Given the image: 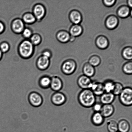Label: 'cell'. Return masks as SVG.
Here are the masks:
<instances>
[{"mask_svg":"<svg viewBox=\"0 0 132 132\" xmlns=\"http://www.w3.org/2000/svg\"><path fill=\"white\" fill-rule=\"evenodd\" d=\"M79 103L85 108L92 107L96 102L95 95L90 89L82 90L79 93L77 97Z\"/></svg>","mask_w":132,"mask_h":132,"instance_id":"6da1fadb","label":"cell"},{"mask_svg":"<svg viewBox=\"0 0 132 132\" xmlns=\"http://www.w3.org/2000/svg\"><path fill=\"white\" fill-rule=\"evenodd\" d=\"M119 96V100L125 106H131L132 105V89L130 87H124Z\"/></svg>","mask_w":132,"mask_h":132,"instance_id":"7a4b0ae2","label":"cell"},{"mask_svg":"<svg viewBox=\"0 0 132 132\" xmlns=\"http://www.w3.org/2000/svg\"><path fill=\"white\" fill-rule=\"evenodd\" d=\"M77 64L73 59H68L64 61L61 66V70L64 74L70 76L74 73L77 68Z\"/></svg>","mask_w":132,"mask_h":132,"instance_id":"3957f363","label":"cell"},{"mask_svg":"<svg viewBox=\"0 0 132 132\" xmlns=\"http://www.w3.org/2000/svg\"><path fill=\"white\" fill-rule=\"evenodd\" d=\"M19 51L22 56L25 58L28 57L33 52V45L30 41H24L21 44Z\"/></svg>","mask_w":132,"mask_h":132,"instance_id":"277c9868","label":"cell"},{"mask_svg":"<svg viewBox=\"0 0 132 132\" xmlns=\"http://www.w3.org/2000/svg\"><path fill=\"white\" fill-rule=\"evenodd\" d=\"M28 101L32 106L38 107L42 105L43 102V98L39 93L36 92H32L28 95Z\"/></svg>","mask_w":132,"mask_h":132,"instance_id":"5b68a950","label":"cell"},{"mask_svg":"<svg viewBox=\"0 0 132 132\" xmlns=\"http://www.w3.org/2000/svg\"><path fill=\"white\" fill-rule=\"evenodd\" d=\"M93 81L90 78L82 75L78 77L77 83L79 87L82 90L90 89L92 85Z\"/></svg>","mask_w":132,"mask_h":132,"instance_id":"8992f818","label":"cell"},{"mask_svg":"<svg viewBox=\"0 0 132 132\" xmlns=\"http://www.w3.org/2000/svg\"><path fill=\"white\" fill-rule=\"evenodd\" d=\"M51 101L53 104L55 106L63 105L67 101V98L65 94L60 92H55L52 95Z\"/></svg>","mask_w":132,"mask_h":132,"instance_id":"52a82bcc","label":"cell"},{"mask_svg":"<svg viewBox=\"0 0 132 132\" xmlns=\"http://www.w3.org/2000/svg\"><path fill=\"white\" fill-rule=\"evenodd\" d=\"M118 18L116 15H108L105 21L106 28L110 30H112L117 28L119 24Z\"/></svg>","mask_w":132,"mask_h":132,"instance_id":"ba28073f","label":"cell"},{"mask_svg":"<svg viewBox=\"0 0 132 132\" xmlns=\"http://www.w3.org/2000/svg\"><path fill=\"white\" fill-rule=\"evenodd\" d=\"M69 19L72 24H80L82 21V15L78 10H72L69 14Z\"/></svg>","mask_w":132,"mask_h":132,"instance_id":"9c48e42d","label":"cell"},{"mask_svg":"<svg viewBox=\"0 0 132 132\" xmlns=\"http://www.w3.org/2000/svg\"><path fill=\"white\" fill-rule=\"evenodd\" d=\"M96 46L98 48L101 50H106L109 46V41L106 36L100 35L98 36L95 40Z\"/></svg>","mask_w":132,"mask_h":132,"instance_id":"30bf717a","label":"cell"},{"mask_svg":"<svg viewBox=\"0 0 132 132\" xmlns=\"http://www.w3.org/2000/svg\"><path fill=\"white\" fill-rule=\"evenodd\" d=\"M116 13L119 17L121 19H126L132 15V10L127 5H123L117 9Z\"/></svg>","mask_w":132,"mask_h":132,"instance_id":"8fae6325","label":"cell"},{"mask_svg":"<svg viewBox=\"0 0 132 132\" xmlns=\"http://www.w3.org/2000/svg\"><path fill=\"white\" fill-rule=\"evenodd\" d=\"M63 83L62 80L58 76H54L51 78L50 88L55 92H60L62 89Z\"/></svg>","mask_w":132,"mask_h":132,"instance_id":"7c38bea8","label":"cell"},{"mask_svg":"<svg viewBox=\"0 0 132 132\" xmlns=\"http://www.w3.org/2000/svg\"><path fill=\"white\" fill-rule=\"evenodd\" d=\"M90 90L95 96H101L105 92L103 83L93 81Z\"/></svg>","mask_w":132,"mask_h":132,"instance_id":"4fadbf2b","label":"cell"},{"mask_svg":"<svg viewBox=\"0 0 132 132\" xmlns=\"http://www.w3.org/2000/svg\"><path fill=\"white\" fill-rule=\"evenodd\" d=\"M83 32V28L80 24H73L70 27L69 32L71 36L76 38L81 36Z\"/></svg>","mask_w":132,"mask_h":132,"instance_id":"5bb4252c","label":"cell"},{"mask_svg":"<svg viewBox=\"0 0 132 132\" xmlns=\"http://www.w3.org/2000/svg\"><path fill=\"white\" fill-rule=\"evenodd\" d=\"M114 111V107L112 104H104L102 106L100 113L105 118L112 116Z\"/></svg>","mask_w":132,"mask_h":132,"instance_id":"9a60e30c","label":"cell"},{"mask_svg":"<svg viewBox=\"0 0 132 132\" xmlns=\"http://www.w3.org/2000/svg\"><path fill=\"white\" fill-rule=\"evenodd\" d=\"M105 118L100 112H94L91 117L92 123L94 126H101L104 122Z\"/></svg>","mask_w":132,"mask_h":132,"instance_id":"2e32d148","label":"cell"},{"mask_svg":"<svg viewBox=\"0 0 132 132\" xmlns=\"http://www.w3.org/2000/svg\"><path fill=\"white\" fill-rule=\"evenodd\" d=\"M116 96L112 93L105 92L100 96L101 103L103 105L112 104Z\"/></svg>","mask_w":132,"mask_h":132,"instance_id":"e0dca14e","label":"cell"},{"mask_svg":"<svg viewBox=\"0 0 132 132\" xmlns=\"http://www.w3.org/2000/svg\"><path fill=\"white\" fill-rule=\"evenodd\" d=\"M82 72L85 76L91 78L95 75V67L88 62L85 63L83 66Z\"/></svg>","mask_w":132,"mask_h":132,"instance_id":"ac0fdd59","label":"cell"},{"mask_svg":"<svg viewBox=\"0 0 132 132\" xmlns=\"http://www.w3.org/2000/svg\"><path fill=\"white\" fill-rule=\"evenodd\" d=\"M70 37L69 32L65 30L59 31L56 35L58 40L63 43H66L69 42Z\"/></svg>","mask_w":132,"mask_h":132,"instance_id":"d6986e66","label":"cell"},{"mask_svg":"<svg viewBox=\"0 0 132 132\" xmlns=\"http://www.w3.org/2000/svg\"><path fill=\"white\" fill-rule=\"evenodd\" d=\"M33 12L35 17L39 20L42 19L44 16L45 13V8L42 5H37L35 6Z\"/></svg>","mask_w":132,"mask_h":132,"instance_id":"ffe728a7","label":"cell"},{"mask_svg":"<svg viewBox=\"0 0 132 132\" xmlns=\"http://www.w3.org/2000/svg\"><path fill=\"white\" fill-rule=\"evenodd\" d=\"M118 131L120 132H128L130 129V123L125 119L120 120L118 123Z\"/></svg>","mask_w":132,"mask_h":132,"instance_id":"44dd1931","label":"cell"},{"mask_svg":"<svg viewBox=\"0 0 132 132\" xmlns=\"http://www.w3.org/2000/svg\"><path fill=\"white\" fill-rule=\"evenodd\" d=\"M12 28L14 31L16 33H20L24 30V23L20 19H16L13 22Z\"/></svg>","mask_w":132,"mask_h":132,"instance_id":"7402d4cb","label":"cell"},{"mask_svg":"<svg viewBox=\"0 0 132 132\" xmlns=\"http://www.w3.org/2000/svg\"><path fill=\"white\" fill-rule=\"evenodd\" d=\"M37 64V66L40 69H46L48 67L50 64L49 59L44 56L41 57L38 59Z\"/></svg>","mask_w":132,"mask_h":132,"instance_id":"603a6c76","label":"cell"},{"mask_svg":"<svg viewBox=\"0 0 132 132\" xmlns=\"http://www.w3.org/2000/svg\"><path fill=\"white\" fill-rule=\"evenodd\" d=\"M121 55L125 60L130 61L132 59V48L131 46H126L121 51Z\"/></svg>","mask_w":132,"mask_h":132,"instance_id":"cb8c5ba5","label":"cell"},{"mask_svg":"<svg viewBox=\"0 0 132 132\" xmlns=\"http://www.w3.org/2000/svg\"><path fill=\"white\" fill-rule=\"evenodd\" d=\"M51 82V78L47 76H43L41 77L39 81L40 86L44 89L50 88Z\"/></svg>","mask_w":132,"mask_h":132,"instance_id":"d4e9b609","label":"cell"},{"mask_svg":"<svg viewBox=\"0 0 132 132\" xmlns=\"http://www.w3.org/2000/svg\"><path fill=\"white\" fill-rule=\"evenodd\" d=\"M107 129L109 132L118 131V122L113 120H108L107 122Z\"/></svg>","mask_w":132,"mask_h":132,"instance_id":"484cf974","label":"cell"},{"mask_svg":"<svg viewBox=\"0 0 132 132\" xmlns=\"http://www.w3.org/2000/svg\"><path fill=\"white\" fill-rule=\"evenodd\" d=\"M114 82L112 80H107L103 83L105 92L112 93L114 87Z\"/></svg>","mask_w":132,"mask_h":132,"instance_id":"4316f807","label":"cell"},{"mask_svg":"<svg viewBox=\"0 0 132 132\" xmlns=\"http://www.w3.org/2000/svg\"><path fill=\"white\" fill-rule=\"evenodd\" d=\"M101 62V59L100 56L97 55H93L90 57L88 63L94 67H97Z\"/></svg>","mask_w":132,"mask_h":132,"instance_id":"83f0119b","label":"cell"},{"mask_svg":"<svg viewBox=\"0 0 132 132\" xmlns=\"http://www.w3.org/2000/svg\"><path fill=\"white\" fill-rule=\"evenodd\" d=\"M123 85L121 83L116 82L114 83V87L112 93L115 96H119L124 89Z\"/></svg>","mask_w":132,"mask_h":132,"instance_id":"f1b7e54d","label":"cell"},{"mask_svg":"<svg viewBox=\"0 0 132 132\" xmlns=\"http://www.w3.org/2000/svg\"><path fill=\"white\" fill-rule=\"evenodd\" d=\"M122 71L125 74L131 75L132 74V62L131 61H129L125 63L123 65Z\"/></svg>","mask_w":132,"mask_h":132,"instance_id":"f546056e","label":"cell"},{"mask_svg":"<svg viewBox=\"0 0 132 132\" xmlns=\"http://www.w3.org/2000/svg\"><path fill=\"white\" fill-rule=\"evenodd\" d=\"M23 19L24 21L27 24H32L35 21L36 18L33 14L29 13L24 15Z\"/></svg>","mask_w":132,"mask_h":132,"instance_id":"4dcf8cb0","label":"cell"},{"mask_svg":"<svg viewBox=\"0 0 132 132\" xmlns=\"http://www.w3.org/2000/svg\"><path fill=\"white\" fill-rule=\"evenodd\" d=\"M31 42L33 45H37L40 43L41 41L40 37L38 35H35L31 37Z\"/></svg>","mask_w":132,"mask_h":132,"instance_id":"1f68e13d","label":"cell"},{"mask_svg":"<svg viewBox=\"0 0 132 132\" xmlns=\"http://www.w3.org/2000/svg\"><path fill=\"white\" fill-rule=\"evenodd\" d=\"M116 0H112V1H108V0H103L102 2L103 5L107 7H111L113 6L116 4Z\"/></svg>","mask_w":132,"mask_h":132,"instance_id":"d6a6232c","label":"cell"},{"mask_svg":"<svg viewBox=\"0 0 132 132\" xmlns=\"http://www.w3.org/2000/svg\"><path fill=\"white\" fill-rule=\"evenodd\" d=\"M103 105L101 103L96 102L92 107L93 110L94 112H100L101 110L102 106Z\"/></svg>","mask_w":132,"mask_h":132,"instance_id":"836d02e7","label":"cell"},{"mask_svg":"<svg viewBox=\"0 0 132 132\" xmlns=\"http://www.w3.org/2000/svg\"><path fill=\"white\" fill-rule=\"evenodd\" d=\"M9 46L7 43H3L0 45V50L2 52L5 53L8 51L9 49Z\"/></svg>","mask_w":132,"mask_h":132,"instance_id":"e575fe53","label":"cell"},{"mask_svg":"<svg viewBox=\"0 0 132 132\" xmlns=\"http://www.w3.org/2000/svg\"><path fill=\"white\" fill-rule=\"evenodd\" d=\"M23 35L26 38H29L31 36L32 32L28 28H26L23 30Z\"/></svg>","mask_w":132,"mask_h":132,"instance_id":"d590c367","label":"cell"},{"mask_svg":"<svg viewBox=\"0 0 132 132\" xmlns=\"http://www.w3.org/2000/svg\"><path fill=\"white\" fill-rule=\"evenodd\" d=\"M51 54L48 51H46L44 52L43 54V56L48 58H50L51 56Z\"/></svg>","mask_w":132,"mask_h":132,"instance_id":"8d00e7d4","label":"cell"},{"mask_svg":"<svg viewBox=\"0 0 132 132\" xmlns=\"http://www.w3.org/2000/svg\"><path fill=\"white\" fill-rule=\"evenodd\" d=\"M4 29V26L3 24L0 22V34L2 33Z\"/></svg>","mask_w":132,"mask_h":132,"instance_id":"74e56055","label":"cell"},{"mask_svg":"<svg viewBox=\"0 0 132 132\" xmlns=\"http://www.w3.org/2000/svg\"><path fill=\"white\" fill-rule=\"evenodd\" d=\"M127 6H128L130 9L132 8V0H128L127 1Z\"/></svg>","mask_w":132,"mask_h":132,"instance_id":"f35d334b","label":"cell"},{"mask_svg":"<svg viewBox=\"0 0 132 132\" xmlns=\"http://www.w3.org/2000/svg\"><path fill=\"white\" fill-rule=\"evenodd\" d=\"M76 37L71 36L69 41L71 42H73V41H74L75 40H76Z\"/></svg>","mask_w":132,"mask_h":132,"instance_id":"ab89813d","label":"cell"},{"mask_svg":"<svg viewBox=\"0 0 132 132\" xmlns=\"http://www.w3.org/2000/svg\"><path fill=\"white\" fill-rule=\"evenodd\" d=\"M2 52L1 51V50H0V60H1V57H2Z\"/></svg>","mask_w":132,"mask_h":132,"instance_id":"60d3db41","label":"cell"},{"mask_svg":"<svg viewBox=\"0 0 132 132\" xmlns=\"http://www.w3.org/2000/svg\"><path fill=\"white\" fill-rule=\"evenodd\" d=\"M116 132H119V131H117Z\"/></svg>","mask_w":132,"mask_h":132,"instance_id":"b9f144b4","label":"cell"}]
</instances>
